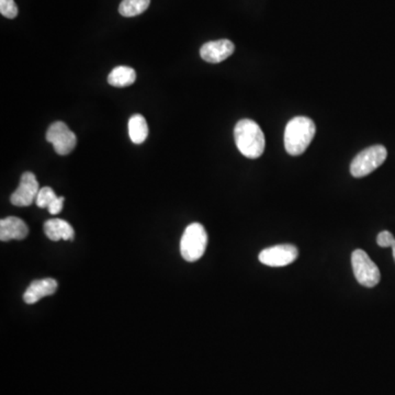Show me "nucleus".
Here are the masks:
<instances>
[{"label": "nucleus", "mask_w": 395, "mask_h": 395, "mask_svg": "<svg viewBox=\"0 0 395 395\" xmlns=\"http://www.w3.org/2000/svg\"><path fill=\"white\" fill-rule=\"evenodd\" d=\"M234 138L238 151L247 158H258L265 151V136L259 125L253 120L243 119L234 129Z\"/></svg>", "instance_id": "1"}, {"label": "nucleus", "mask_w": 395, "mask_h": 395, "mask_svg": "<svg viewBox=\"0 0 395 395\" xmlns=\"http://www.w3.org/2000/svg\"><path fill=\"white\" fill-rule=\"evenodd\" d=\"M314 122L308 117H295L288 122L284 130V149L288 154L299 156L303 154L314 138Z\"/></svg>", "instance_id": "2"}, {"label": "nucleus", "mask_w": 395, "mask_h": 395, "mask_svg": "<svg viewBox=\"0 0 395 395\" xmlns=\"http://www.w3.org/2000/svg\"><path fill=\"white\" fill-rule=\"evenodd\" d=\"M208 245V234L200 223L188 225L180 241V253L188 263H195L202 257Z\"/></svg>", "instance_id": "3"}, {"label": "nucleus", "mask_w": 395, "mask_h": 395, "mask_svg": "<svg viewBox=\"0 0 395 395\" xmlns=\"http://www.w3.org/2000/svg\"><path fill=\"white\" fill-rule=\"evenodd\" d=\"M387 151L382 145H374L363 149L354 158L350 165V173L355 178H363L376 171L385 162Z\"/></svg>", "instance_id": "4"}, {"label": "nucleus", "mask_w": 395, "mask_h": 395, "mask_svg": "<svg viewBox=\"0 0 395 395\" xmlns=\"http://www.w3.org/2000/svg\"><path fill=\"white\" fill-rule=\"evenodd\" d=\"M352 266L356 280L363 287L374 288L379 284L381 278L379 268L363 249L352 253Z\"/></svg>", "instance_id": "5"}, {"label": "nucleus", "mask_w": 395, "mask_h": 395, "mask_svg": "<svg viewBox=\"0 0 395 395\" xmlns=\"http://www.w3.org/2000/svg\"><path fill=\"white\" fill-rule=\"evenodd\" d=\"M46 141L54 147L58 155H68L75 149L77 144L76 136L67 125L62 121L54 122L46 132Z\"/></svg>", "instance_id": "6"}, {"label": "nucleus", "mask_w": 395, "mask_h": 395, "mask_svg": "<svg viewBox=\"0 0 395 395\" xmlns=\"http://www.w3.org/2000/svg\"><path fill=\"white\" fill-rule=\"evenodd\" d=\"M298 249L290 244L268 247L260 252L258 259L269 267H284L290 265L298 258Z\"/></svg>", "instance_id": "7"}, {"label": "nucleus", "mask_w": 395, "mask_h": 395, "mask_svg": "<svg viewBox=\"0 0 395 395\" xmlns=\"http://www.w3.org/2000/svg\"><path fill=\"white\" fill-rule=\"evenodd\" d=\"M39 191L40 187L34 173L28 171L22 175L19 187L11 195V203L16 206H31L33 202H36Z\"/></svg>", "instance_id": "8"}, {"label": "nucleus", "mask_w": 395, "mask_h": 395, "mask_svg": "<svg viewBox=\"0 0 395 395\" xmlns=\"http://www.w3.org/2000/svg\"><path fill=\"white\" fill-rule=\"evenodd\" d=\"M234 50H235V46L233 42L223 39V40L211 41V42L203 44L200 50V55L206 62L217 64L228 58L231 55L233 54Z\"/></svg>", "instance_id": "9"}, {"label": "nucleus", "mask_w": 395, "mask_h": 395, "mask_svg": "<svg viewBox=\"0 0 395 395\" xmlns=\"http://www.w3.org/2000/svg\"><path fill=\"white\" fill-rule=\"evenodd\" d=\"M29 234V228L19 217H9L0 221V239L3 242L12 239H25Z\"/></svg>", "instance_id": "10"}, {"label": "nucleus", "mask_w": 395, "mask_h": 395, "mask_svg": "<svg viewBox=\"0 0 395 395\" xmlns=\"http://www.w3.org/2000/svg\"><path fill=\"white\" fill-rule=\"evenodd\" d=\"M57 281L54 279L46 278L36 280L28 287L23 295V300L27 304H34L44 297L54 295L57 290Z\"/></svg>", "instance_id": "11"}, {"label": "nucleus", "mask_w": 395, "mask_h": 395, "mask_svg": "<svg viewBox=\"0 0 395 395\" xmlns=\"http://www.w3.org/2000/svg\"><path fill=\"white\" fill-rule=\"evenodd\" d=\"M44 233L53 242L73 241L75 237V231L65 220L51 219L44 223Z\"/></svg>", "instance_id": "12"}, {"label": "nucleus", "mask_w": 395, "mask_h": 395, "mask_svg": "<svg viewBox=\"0 0 395 395\" xmlns=\"http://www.w3.org/2000/svg\"><path fill=\"white\" fill-rule=\"evenodd\" d=\"M129 136L134 144H142L149 136V127L145 118L141 114H134L129 120Z\"/></svg>", "instance_id": "13"}, {"label": "nucleus", "mask_w": 395, "mask_h": 395, "mask_svg": "<svg viewBox=\"0 0 395 395\" xmlns=\"http://www.w3.org/2000/svg\"><path fill=\"white\" fill-rule=\"evenodd\" d=\"M136 73L133 68L127 66H118L109 74L108 83L114 87H127L134 84Z\"/></svg>", "instance_id": "14"}, {"label": "nucleus", "mask_w": 395, "mask_h": 395, "mask_svg": "<svg viewBox=\"0 0 395 395\" xmlns=\"http://www.w3.org/2000/svg\"><path fill=\"white\" fill-rule=\"evenodd\" d=\"M151 0H123L119 6V12L123 17H136L149 8Z\"/></svg>", "instance_id": "15"}, {"label": "nucleus", "mask_w": 395, "mask_h": 395, "mask_svg": "<svg viewBox=\"0 0 395 395\" xmlns=\"http://www.w3.org/2000/svg\"><path fill=\"white\" fill-rule=\"evenodd\" d=\"M56 198V193H54V190L52 189L51 187L41 188L38 195H36V206L41 209H47Z\"/></svg>", "instance_id": "16"}, {"label": "nucleus", "mask_w": 395, "mask_h": 395, "mask_svg": "<svg viewBox=\"0 0 395 395\" xmlns=\"http://www.w3.org/2000/svg\"><path fill=\"white\" fill-rule=\"evenodd\" d=\"M0 12L8 19H14L18 16V7L14 0H0Z\"/></svg>", "instance_id": "17"}, {"label": "nucleus", "mask_w": 395, "mask_h": 395, "mask_svg": "<svg viewBox=\"0 0 395 395\" xmlns=\"http://www.w3.org/2000/svg\"><path fill=\"white\" fill-rule=\"evenodd\" d=\"M376 243L380 247L387 248V247H392L393 244L395 243V238L393 234L389 231H382L376 237Z\"/></svg>", "instance_id": "18"}, {"label": "nucleus", "mask_w": 395, "mask_h": 395, "mask_svg": "<svg viewBox=\"0 0 395 395\" xmlns=\"http://www.w3.org/2000/svg\"><path fill=\"white\" fill-rule=\"evenodd\" d=\"M64 201H65L64 197H57L56 199L50 204L49 208H47L50 213H51L52 215H56V214L61 213L63 206H64Z\"/></svg>", "instance_id": "19"}, {"label": "nucleus", "mask_w": 395, "mask_h": 395, "mask_svg": "<svg viewBox=\"0 0 395 395\" xmlns=\"http://www.w3.org/2000/svg\"><path fill=\"white\" fill-rule=\"evenodd\" d=\"M392 250H393V258H394L395 260V243L393 244Z\"/></svg>", "instance_id": "20"}]
</instances>
